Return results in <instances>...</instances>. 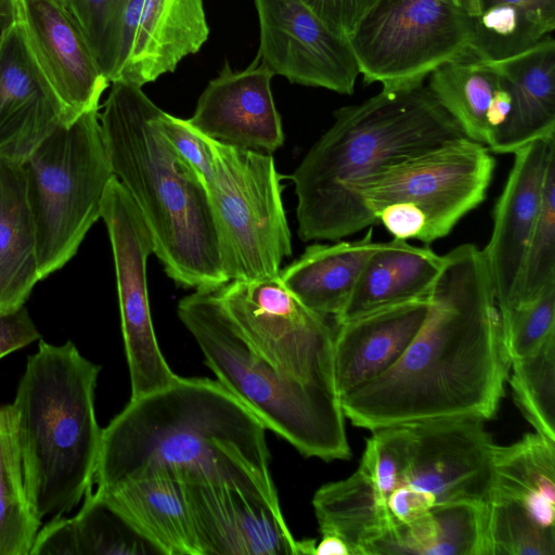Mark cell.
Returning <instances> with one entry per match:
<instances>
[{
	"mask_svg": "<svg viewBox=\"0 0 555 555\" xmlns=\"http://www.w3.org/2000/svg\"><path fill=\"white\" fill-rule=\"evenodd\" d=\"M555 138L538 139L514 153V163L495 204L493 228L481 249L491 276L494 298L504 317L513 307L539 214L543 181Z\"/></svg>",
	"mask_w": 555,
	"mask_h": 555,
	"instance_id": "18",
	"label": "cell"
},
{
	"mask_svg": "<svg viewBox=\"0 0 555 555\" xmlns=\"http://www.w3.org/2000/svg\"><path fill=\"white\" fill-rule=\"evenodd\" d=\"M427 78V88L465 137L489 147L511 107L507 81L495 64L464 56Z\"/></svg>",
	"mask_w": 555,
	"mask_h": 555,
	"instance_id": "24",
	"label": "cell"
},
{
	"mask_svg": "<svg viewBox=\"0 0 555 555\" xmlns=\"http://www.w3.org/2000/svg\"><path fill=\"white\" fill-rule=\"evenodd\" d=\"M79 555H163L100 491L90 488L73 517Z\"/></svg>",
	"mask_w": 555,
	"mask_h": 555,
	"instance_id": "32",
	"label": "cell"
},
{
	"mask_svg": "<svg viewBox=\"0 0 555 555\" xmlns=\"http://www.w3.org/2000/svg\"><path fill=\"white\" fill-rule=\"evenodd\" d=\"M373 231L360 240L313 244L280 270V279L309 309L335 320L347 305L362 268L377 248Z\"/></svg>",
	"mask_w": 555,
	"mask_h": 555,
	"instance_id": "26",
	"label": "cell"
},
{
	"mask_svg": "<svg viewBox=\"0 0 555 555\" xmlns=\"http://www.w3.org/2000/svg\"><path fill=\"white\" fill-rule=\"evenodd\" d=\"M314 555H350V551L338 537L322 534L321 541L315 544Z\"/></svg>",
	"mask_w": 555,
	"mask_h": 555,
	"instance_id": "45",
	"label": "cell"
},
{
	"mask_svg": "<svg viewBox=\"0 0 555 555\" xmlns=\"http://www.w3.org/2000/svg\"><path fill=\"white\" fill-rule=\"evenodd\" d=\"M312 506L321 534L341 539L350 555H372L377 542L397 524L387 500L359 468L320 487Z\"/></svg>",
	"mask_w": 555,
	"mask_h": 555,
	"instance_id": "28",
	"label": "cell"
},
{
	"mask_svg": "<svg viewBox=\"0 0 555 555\" xmlns=\"http://www.w3.org/2000/svg\"><path fill=\"white\" fill-rule=\"evenodd\" d=\"M99 111L61 124L22 164L40 281L62 269L101 218L114 177Z\"/></svg>",
	"mask_w": 555,
	"mask_h": 555,
	"instance_id": "7",
	"label": "cell"
},
{
	"mask_svg": "<svg viewBox=\"0 0 555 555\" xmlns=\"http://www.w3.org/2000/svg\"><path fill=\"white\" fill-rule=\"evenodd\" d=\"M201 555H299L279 501L212 483H183Z\"/></svg>",
	"mask_w": 555,
	"mask_h": 555,
	"instance_id": "17",
	"label": "cell"
},
{
	"mask_svg": "<svg viewBox=\"0 0 555 555\" xmlns=\"http://www.w3.org/2000/svg\"><path fill=\"white\" fill-rule=\"evenodd\" d=\"M205 140L210 170L204 184L228 280L278 275L292 255V236L273 156Z\"/></svg>",
	"mask_w": 555,
	"mask_h": 555,
	"instance_id": "9",
	"label": "cell"
},
{
	"mask_svg": "<svg viewBox=\"0 0 555 555\" xmlns=\"http://www.w3.org/2000/svg\"><path fill=\"white\" fill-rule=\"evenodd\" d=\"M487 502L435 504L424 516L396 524L373 554L486 555Z\"/></svg>",
	"mask_w": 555,
	"mask_h": 555,
	"instance_id": "29",
	"label": "cell"
},
{
	"mask_svg": "<svg viewBox=\"0 0 555 555\" xmlns=\"http://www.w3.org/2000/svg\"><path fill=\"white\" fill-rule=\"evenodd\" d=\"M208 35L204 0H125L111 82H153L198 52Z\"/></svg>",
	"mask_w": 555,
	"mask_h": 555,
	"instance_id": "16",
	"label": "cell"
},
{
	"mask_svg": "<svg viewBox=\"0 0 555 555\" xmlns=\"http://www.w3.org/2000/svg\"><path fill=\"white\" fill-rule=\"evenodd\" d=\"M29 555H79L73 517L52 516L39 528Z\"/></svg>",
	"mask_w": 555,
	"mask_h": 555,
	"instance_id": "42",
	"label": "cell"
},
{
	"mask_svg": "<svg viewBox=\"0 0 555 555\" xmlns=\"http://www.w3.org/2000/svg\"><path fill=\"white\" fill-rule=\"evenodd\" d=\"M463 137L424 83L382 89L336 109L332 126L289 177L299 237L336 242L377 224L356 198V188L388 165Z\"/></svg>",
	"mask_w": 555,
	"mask_h": 555,
	"instance_id": "3",
	"label": "cell"
},
{
	"mask_svg": "<svg viewBox=\"0 0 555 555\" xmlns=\"http://www.w3.org/2000/svg\"><path fill=\"white\" fill-rule=\"evenodd\" d=\"M114 258L131 398L170 385L178 375L157 343L149 302L146 263L154 254L152 233L138 206L114 176L101 209Z\"/></svg>",
	"mask_w": 555,
	"mask_h": 555,
	"instance_id": "12",
	"label": "cell"
},
{
	"mask_svg": "<svg viewBox=\"0 0 555 555\" xmlns=\"http://www.w3.org/2000/svg\"><path fill=\"white\" fill-rule=\"evenodd\" d=\"M422 328L387 372L341 398L354 426L493 417L511 370L482 254L463 244L443 255Z\"/></svg>",
	"mask_w": 555,
	"mask_h": 555,
	"instance_id": "1",
	"label": "cell"
},
{
	"mask_svg": "<svg viewBox=\"0 0 555 555\" xmlns=\"http://www.w3.org/2000/svg\"><path fill=\"white\" fill-rule=\"evenodd\" d=\"M18 22L16 0H0V42L3 33Z\"/></svg>",
	"mask_w": 555,
	"mask_h": 555,
	"instance_id": "46",
	"label": "cell"
},
{
	"mask_svg": "<svg viewBox=\"0 0 555 555\" xmlns=\"http://www.w3.org/2000/svg\"><path fill=\"white\" fill-rule=\"evenodd\" d=\"M82 30L102 72L111 82L115 46L125 0H68L64 2Z\"/></svg>",
	"mask_w": 555,
	"mask_h": 555,
	"instance_id": "38",
	"label": "cell"
},
{
	"mask_svg": "<svg viewBox=\"0 0 555 555\" xmlns=\"http://www.w3.org/2000/svg\"><path fill=\"white\" fill-rule=\"evenodd\" d=\"M472 18L479 13V0H454Z\"/></svg>",
	"mask_w": 555,
	"mask_h": 555,
	"instance_id": "47",
	"label": "cell"
},
{
	"mask_svg": "<svg viewBox=\"0 0 555 555\" xmlns=\"http://www.w3.org/2000/svg\"><path fill=\"white\" fill-rule=\"evenodd\" d=\"M334 34L348 40L379 0H300Z\"/></svg>",
	"mask_w": 555,
	"mask_h": 555,
	"instance_id": "41",
	"label": "cell"
},
{
	"mask_svg": "<svg viewBox=\"0 0 555 555\" xmlns=\"http://www.w3.org/2000/svg\"><path fill=\"white\" fill-rule=\"evenodd\" d=\"M99 111L114 176L154 240L167 275L186 288L216 291L229 282L207 190L159 128L162 109L142 87L116 80Z\"/></svg>",
	"mask_w": 555,
	"mask_h": 555,
	"instance_id": "4",
	"label": "cell"
},
{
	"mask_svg": "<svg viewBox=\"0 0 555 555\" xmlns=\"http://www.w3.org/2000/svg\"><path fill=\"white\" fill-rule=\"evenodd\" d=\"M40 338L25 306L0 314V359Z\"/></svg>",
	"mask_w": 555,
	"mask_h": 555,
	"instance_id": "43",
	"label": "cell"
},
{
	"mask_svg": "<svg viewBox=\"0 0 555 555\" xmlns=\"http://www.w3.org/2000/svg\"><path fill=\"white\" fill-rule=\"evenodd\" d=\"M273 76L257 59L241 72H233L225 62L202 92L188 122L223 144L271 154L284 142L271 91Z\"/></svg>",
	"mask_w": 555,
	"mask_h": 555,
	"instance_id": "19",
	"label": "cell"
},
{
	"mask_svg": "<svg viewBox=\"0 0 555 555\" xmlns=\"http://www.w3.org/2000/svg\"><path fill=\"white\" fill-rule=\"evenodd\" d=\"M39 281L24 169L0 157V314L25 306Z\"/></svg>",
	"mask_w": 555,
	"mask_h": 555,
	"instance_id": "27",
	"label": "cell"
},
{
	"mask_svg": "<svg viewBox=\"0 0 555 555\" xmlns=\"http://www.w3.org/2000/svg\"><path fill=\"white\" fill-rule=\"evenodd\" d=\"M435 504L433 494L406 483L399 486L387 498V507L397 524H408L421 518Z\"/></svg>",
	"mask_w": 555,
	"mask_h": 555,
	"instance_id": "44",
	"label": "cell"
},
{
	"mask_svg": "<svg viewBox=\"0 0 555 555\" xmlns=\"http://www.w3.org/2000/svg\"><path fill=\"white\" fill-rule=\"evenodd\" d=\"M18 21L43 78L57 100L62 124L100 109L111 82L62 0H16Z\"/></svg>",
	"mask_w": 555,
	"mask_h": 555,
	"instance_id": "15",
	"label": "cell"
},
{
	"mask_svg": "<svg viewBox=\"0 0 555 555\" xmlns=\"http://www.w3.org/2000/svg\"><path fill=\"white\" fill-rule=\"evenodd\" d=\"M514 401L534 430L555 441V332L530 353L512 360Z\"/></svg>",
	"mask_w": 555,
	"mask_h": 555,
	"instance_id": "33",
	"label": "cell"
},
{
	"mask_svg": "<svg viewBox=\"0 0 555 555\" xmlns=\"http://www.w3.org/2000/svg\"><path fill=\"white\" fill-rule=\"evenodd\" d=\"M279 274L229 281L216 289L217 297L249 346L278 371L339 398L334 367L336 324L305 306Z\"/></svg>",
	"mask_w": 555,
	"mask_h": 555,
	"instance_id": "11",
	"label": "cell"
},
{
	"mask_svg": "<svg viewBox=\"0 0 555 555\" xmlns=\"http://www.w3.org/2000/svg\"><path fill=\"white\" fill-rule=\"evenodd\" d=\"M472 37V17L454 0H379L348 42L365 83L397 90L468 56Z\"/></svg>",
	"mask_w": 555,
	"mask_h": 555,
	"instance_id": "10",
	"label": "cell"
},
{
	"mask_svg": "<svg viewBox=\"0 0 555 555\" xmlns=\"http://www.w3.org/2000/svg\"><path fill=\"white\" fill-rule=\"evenodd\" d=\"M505 77L509 94L508 115L498 129L490 152L514 154L538 139L555 134V41L551 35L529 50L491 62Z\"/></svg>",
	"mask_w": 555,
	"mask_h": 555,
	"instance_id": "22",
	"label": "cell"
},
{
	"mask_svg": "<svg viewBox=\"0 0 555 555\" xmlns=\"http://www.w3.org/2000/svg\"><path fill=\"white\" fill-rule=\"evenodd\" d=\"M266 427L218 380L180 377L130 399L102 429L94 481L108 489L164 475L279 501Z\"/></svg>",
	"mask_w": 555,
	"mask_h": 555,
	"instance_id": "2",
	"label": "cell"
},
{
	"mask_svg": "<svg viewBox=\"0 0 555 555\" xmlns=\"http://www.w3.org/2000/svg\"><path fill=\"white\" fill-rule=\"evenodd\" d=\"M551 286H555V155L546 167L541 205L511 310L535 300Z\"/></svg>",
	"mask_w": 555,
	"mask_h": 555,
	"instance_id": "34",
	"label": "cell"
},
{
	"mask_svg": "<svg viewBox=\"0 0 555 555\" xmlns=\"http://www.w3.org/2000/svg\"><path fill=\"white\" fill-rule=\"evenodd\" d=\"M158 124L166 139L204 182L210 170L205 135L194 129L186 119L175 117L163 109Z\"/></svg>",
	"mask_w": 555,
	"mask_h": 555,
	"instance_id": "40",
	"label": "cell"
},
{
	"mask_svg": "<svg viewBox=\"0 0 555 555\" xmlns=\"http://www.w3.org/2000/svg\"><path fill=\"white\" fill-rule=\"evenodd\" d=\"M61 124L60 104L18 21L0 42V157L23 164Z\"/></svg>",
	"mask_w": 555,
	"mask_h": 555,
	"instance_id": "20",
	"label": "cell"
},
{
	"mask_svg": "<svg viewBox=\"0 0 555 555\" xmlns=\"http://www.w3.org/2000/svg\"><path fill=\"white\" fill-rule=\"evenodd\" d=\"M96 490L163 555H201L182 482L151 475Z\"/></svg>",
	"mask_w": 555,
	"mask_h": 555,
	"instance_id": "25",
	"label": "cell"
},
{
	"mask_svg": "<svg viewBox=\"0 0 555 555\" xmlns=\"http://www.w3.org/2000/svg\"><path fill=\"white\" fill-rule=\"evenodd\" d=\"M501 322L511 362L530 353L555 332V286L535 300L513 308Z\"/></svg>",
	"mask_w": 555,
	"mask_h": 555,
	"instance_id": "37",
	"label": "cell"
},
{
	"mask_svg": "<svg viewBox=\"0 0 555 555\" xmlns=\"http://www.w3.org/2000/svg\"><path fill=\"white\" fill-rule=\"evenodd\" d=\"M494 168L489 149L463 137L382 168L354 196L393 237L430 244L483 202Z\"/></svg>",
	"mask_w": 555,
	"mask_h": 555,
	"instance_id": "8",
	"label": "cell"
},
{
	"mask_svg": "<svg viewBox=\"0 0 555 555\" xmlns=\"http://www.w3.org/2000/svg\"><path fill=\"white\" fill-rule=\"evenodd\" d=\"M477 416L440 417L406 424L412 434L406 485L436 504L488 502L496 446Z\"/></svg>",
	"mask_w": 555,
	"mask_h": 555,
	"instance_id": "14",
	"label": "cell"
},
{
	"mask_svg": "<svg viewBox=\"0 0 555 555\" xmlns=\"http://www.w3.org/2000/svg\"><path fill=\"white\" fill-rule=\"evenodd\" d=\"M478 17L504 30L543 37L555 28V0H479Z\"/></svg>",
	"mask_w": 555,
	"mask_h": 555,
	"instance_id": "39",
	"label": "cell"
},
{
	"mask_svg": "<svg viewBox=\"0 0 555 555\" xmlns=\"http://www.w3.org/2000/svg\"><path fill=\"white\" fill-rule=\"evenodd\" d=\"M372 431L359 469L387 500L395 489L405 482L413 434L406 424L385 426Z\"/></svg>",
	"mask_w": 555,
	"mask_h": 555,
	"instance_id": "36",
	"label": "cell"
},
{
	"mask_svg": "<svg viewBox=\"0 0 555 555\" xmlns=\"http://www.w3.org/2000/svg\"><path fill=\"white\" fill-rule=\"evenodd\" d=\"M429 297L411 300L336 324L335 384L343 397L392 367L423 326Z\"/></svg>",
	"mask_w": 555,
	"mask_h": 555,
	"instance_id": "21",
	"label": "cell"
},
{
	"mask_svg": "<svg viewBox=\"0 0 555 555\" xmlns=\"http://www.w3.org/2000/svg\"><path fill=\"white\" fill-rule=\"evenodd\" d=\"M486 555H555V528L538 524L519 503L490 498Z\"/></svg>",
	"mask_w": 555,
	"mask_h": 555,
	"instance_id": "35",
	"label": "cell"
},
{
	"mask_svg": "<svg viewBox=\"0 0 555 555\" xmlns=\"http://www.w3.org/2000/svg\"><path fill=\"white\" fill-rule=\"evenodd\" d=\"M63 2H67L68 0H62Z\"/></svg>",
	"mask_w": 555,
	"mask_h": 555,
	"instance_id": "48",
	"label": "cell"
},
{
	"mask_svg": "<svg viewBox=\"0 0 555 555\" xmlns=\"http://www.w3.org/2000/svg\"><path fill=\"white\" fill-rule=\"evenodd\" d=\"M255 5L260 63L293 83L353 92L360 72L348 40L300 0H255Z\"/></svg>",
	"mask_w": 555,
	"mask_h": 555,
	"instance_id": "13",
	"label": "cell"
},
{
	"mask_svg": "<svg viewBox=\"0 0 555 555\" xmlns=\"http://www.w3.org/2000/svg\"><path fill=\"white\" fill-rule=\"evenodd\" d=\"M177 312L217 380L266 429L306 457L333 461L351 456L340 399L301 385L255 351L222 308L216 291L195 289L180 299Z\"/></svg>",
	"mask_w": 555,
	"mask_h": 555,
	"instance_id": "6",
	"label": "cell"
},
{
	"mask_svg": "<svg viewBox=\"0 0 555 555\" xmlns=\"http://www.w3.org/2000/svg\"><path fill=\"white\" fill-rule=\"evenodd\" d=\"M490 498L519 503L538 524L554 528L555 441L535 431L496 446Z\"/></svg>",
	"mask_w": 555,
	"mask_h": 555,
	"instance_id": "30",
	"label": "cell"
},
{
	"mask_svg": "<svg viewBox=\"0 0 555 555\" xmlns=\"http://www.w3.org/2000/svg\"><path fill=\"white\" fill-rule=\"evenodd\" d=\"M41 520L24 487L12 405L0 406V555H29Z\"/></svg>",
	"mask_w": 555,
	"mask_h": 555,
	"instance_id": "31",
	"label": "cell"
},
{
	"mask_svg": "<svg viewBox=\"0 0 555 555\" xmlns=\"http://www.w3.org/2000/svg\"><path fill=\"white\" fill-rule=\"evenodd\" d=\"M443 256L393 237L379 242L362 268L335 324L389 306L428 298Z\"/></svg>",
	"mask_w": 555,
	"mask_h": 555,
	"instance_id": "23",
	"label": "cell"
},
{
	"mask_svg": "<svg viewBox=\"0 0 555 555\" xmlns=\"http://www.w3.org/2000/svg\"><path fill=\"white\" fill-rule=\"evenodd\" d=\"M100 370L70 340L41 339L27 359L11 405L24 487L41 521L72 511L94 483L102 438L94 408Z\"/></svg>",
	"mask_w": 555,
	"mask_h": 555,
	"instance_id": "5",
	"label": "cell"
}]
</instances>
